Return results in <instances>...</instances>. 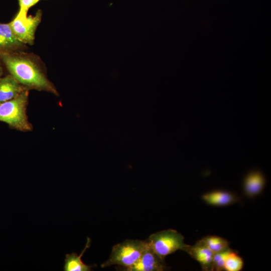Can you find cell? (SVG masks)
Instances as JSON below:
<instances>
[{
    "mask_svg": "<svg viewBox=\"0 0 271 271\" xmlns=\"http://www.w3.org/2000/svg\"><path fill=\"white\" fill-rule=\"evenodd\" d=\"M0 58L10 75L25 88L57 94L55 87L37 63L26 55L4 53L0 54Z\"/></svg>",
    "mask_w": 271,
    "mask_h": 271,
    "instance_id": "1",
    "label": "cell"
},
{
    "mask_svg": "<svg viewBox=\"0 0 271 271\" xmlns=\"http://www.w3.org/2000/svg\"><path fill=\"white\" fill-rule=\"evenodd\" d=\"M28 91L25 90L15 98L0 103V121L22 131L32 130L26 110Z\"/></svg>",
    "mask_w": 271,
    "mask_h": 271,
    "instance_id": "2",
    "label": "cell"
},
{
    "mask_svg": "<svg viewBox=\"0 0 271 271\" xmlns=\"http://www.w3.org/2000/svg\"><path fill=\"white\" fill-rule=\"evenodd\" d=\"M147 244V241L141 240H126L116 244L112 247L109 258L101 266L117 265L120 270L128 267L140 258Z\"/></svg>",
    "mask_w": 271,
    "mask_h": 271,
    "instance_id": "3",
    "label": "cell"
},
{
    "mask_svg": "<svg viewBox=\"0 0 271 271\" xmlns=\"http://www.w3.org/2000/svg\"><path fill=\"white\" fill-rule=\"evenodd\" d=\"M147 242L151 249L164 258L178 250L185 251L188 245L180 233L171 229L151 234Z\"/></svg>",
    "mask_w": 271,
    "mask_h": 271,
    "instance_id": "4",
    "label": "cell"
},
{
    "mask_svg": "<svg viewBox=\"0 0 271 271\" xmlns=\"http://www.w3.org/2000/svg\"><path fill=\"white\" fill-rule=\"evenodd\" d=\"M42 12L38 10L35 16H27V12L19 10L14 19L9 23L17 39L22 44L32 45L37 28L42 19Z\"/></svg>",
    "mask_w": 271,
    "mask_h": 271,
    "instance_id": "5",
    "label": "cell"
},
{
    "mask_svg": "<svg viewBox=\"0 0 271 271\" xmlns=\"http://www.w3.org/2000/svg\"><path fill=\"white\" fill-rule=\"evenodd\" d=\"M167 269L168 267L165 262V258L156 254L148 243L146 249L137 261L132 265L121 270L124 271H163Z\"/></svg>",
    "mask_w": 271,
    "mask_h": 271,
    "instance_id": "6",
    "label": "cell"
},
{
    "mask_svg": "<svg viewBox=\"0 0 271 271\" xmlns=\"http://www.w3.org/2000/svg\"><path fill=\"white\" fill-rule=\"evenodd\" d=\"M197 260L205 270H211L214 253L205 245L197 241L193 245H188L185 251Z\"/></svg>",
    "mask_w": 271,
    "mask_h": 271,
    "instance_id": "7",
    "label": "cell"
},
{
    "mask_svg": "<svg viewBox=\"0 0 271 271\" xmlns=\"http://www.w3.org/2000/svg\"><path fill=\"white\" fill-rule=\"evenodd\" d=\"M26 89L11 75L0 77V103L15 98Z\"/></svg>",
    "mask_w": 271,
    "mask_h": 271,
    "instance_id": "8",
    "label": "cell"
},
{
    "mask_svg": "<svg viewBox=\"0 0 271 271\" xmlns=\"http://www.w3.org/2000/svg\"><path fill=\"white\" fill-rule=\"evenodd\" d=\"M266 180L263 174L258 170L248 173L243 181L245 194L249 197H253L260 194L265 185Z\"/></svg>",
    "mask_w": 271,
    "mask_h": 271,
    "instance_id": "9",
    "label": "cell"
},
{
    "mask_svg": "<svg viewBox=\"0 0 271 271\" xmlns=\"http://www.w3.org/2000/svg\"><path fill=\"white\" fill-rule=\"evenodd\" d=\"M23 45L15 36L9 23H0V54L14 52Z\"/></svg>",
    "mask_w": 271,
    "mask_h": 271,
    "instance_id": "10",
    "label": "cell"
},
{
    "mask_svg": "<svg viewBox=\"0 0 271 271\" xmlns=\"http://www.w3.org/2000/svg\"><path fill=\"white\" fill-rule=\"evenodd\" d=\"M202 199L208 204L215 206H225L233 204L237 201L235 195L231 192L215 190L204 194Z\"/></svg>",
    "mask_w": 271,
    "mask_h": 271,
    "instance_id": "11",
    "label": "cell"
},
{
    "mask_svg": "<svg viewBox=\"0 0 271 271\" xmlns=\"http://www.w3.org/2000/svg\"><path fill=\"white\" fill-rule=\"evenodd\" d=\"M90 239L87 238V242L83 250L80 254L78 255L77 253L73 252L71 254H66L65 255V263L64 265V271H90L94 265H87L84 263L81 257L83 255L86 250L90 247Z\"/></svg>",
    "mask_w": 271,
    "mask_h": 271,
    "instance_id": "12",
    "label": "cell"
},
{
    "mask_svg": "<svg viewBox=\"0 0 271 271\" xmlns=\"http://www.w3.org/2000/svg\"><path fill=\"white\" fill-rule=\"evenodd\" d=\"M208 247L213 253H217L229 248V242L225 239L214 235H209L199 240Z\"/></svg>",
    "mask_w": 271,
    "mask_h": 271,
    "instance_id": "13",
    "label": "cell"
},
{
    "mask_svg": "<svg viewBox=\"0 0 271 271\" xmlns=\"http://www.w3.org/2000/svg\"><path fill=\"white\" fill-rule=\"evenodd\" d=\"M243 266L242 258L232 250L227 255L224 264V270L239 271Z\"/></svg>",
    "mask_w": 271,
    "mask_h": 271,
    "instance_id": "14",
    "label": "cell"
},
{
    "mask_svg": "<svg viewBox=\"0 0 271 271\" xmlns=\"http://www.w3.org/2000/svg\"><path fill=\"white\" fill-rule=\"evenodd\" d=\"M232 250L228 248L223 251L214 253L212 259L211 270L221 271L224 270L225 259L228 253Z\"/></svg>",
    "mask_w": 271,
    "mask_h": 271,
    "instance_id": "15",
    "label": "cell"
},
{
    "mask_svg": "<svg viewBox=\"0 0 271 271\" xmlns=\"http://www.w3.org/2000/svg\"><path fill=\"white\" fill-rule=\"evenodd\" d=\"M41 0H18L19 10L28 12L29 9Z\"/></svg>",
    "mask_w": 271,
    "mask_h": 271,
    "instance_id": "16",
    "label": "cell"
},
{
    "mask_svg": "<svg viewBox=\"0 0 271 271\" xmlns=\"http://www.w3.org/2000/svg\"><path fill=\"white\" fill-rule=\"evenodd\" d=\"M3 68L0 64V77H2V75L3 74Z\"/></svg>",
    "mask_w": 271,
    "mask_h": 271,
    "instance_id": "17",
    "label": "cell"
}]
</instances>
